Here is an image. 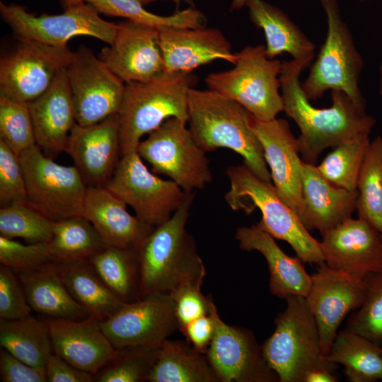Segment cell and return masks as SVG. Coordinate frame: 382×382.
<instances>
[{
  "instance_id": "obj_1",
  "label": "cell",
  "mask_w": 382,
  "mask_h": 382,
  "mask_svg": "<svg viewBox=\"0 0 382 382\" xmlns=\"http://www.w3.org/2000/svg\"><path fill=\"white\" fill-rule=\"evenodd\" d=\"M312 61L306 58L283 62L279 79L283 112L300 129L297 141L301 158L305 163L316 165L322 151L359 134L370 132L376 120L340 91H331L329 108L311 105L302 89L300 76Z\"/></svg>"
},
{
  "instance_id": "obj_2",
  "label": "cell",
  "mask_w": 382,
  "mask_h": 382,
  "mask_svg": "<svg viewBox=\"0 0 382 382\" xmlns=\"http://www.w3.org/2000/svg\"><path fill=\"white\" fill-rule=\"evenodd\" d=\"M195 195L186 192L171 217L156 226L138 249L140 299L152 293H170L183 284L203 283L205 267L185 228Z\"/></svg>"
},
{
  "instance_id": "obj_3",
  "label": "cell",
  "mask_w": 382,
  "mask_h": 382,
  "mask_svg": "<svg viewBox=\"0 0 382 382\" xmlns=\"http://www.w3.org/2000/svg\"><path fill=\"white\" fill-rule=\"evenodd\" d=\"M251 116L236 101L208 88L189 91V129L201 149L206 153L219 148L232 150L257 178L271 184L261 143L250 125Z\"/></svg>"
},
{
  "instance_id": "obj_4",
  "label": "cell",
  "mask_w": 382,
  "mask_h": 382,
  "mask_svg": "<svg viewBox=\"0 0 382 382\" xmlns=\"http://www.w3.org/2000/svg\"><path fill=\"white\" fill-rule=\"evenodd\" d=\"M196 83L192 71H164L146 81L125 83L118 112L121 156L137 151L141 138L167 119L187 122L189 91Z\"/></svg>"
},
{
  "instance_id": "obj_5",
  "label": "cell",
  "mask_w": 382,
  "mask_h": 382,
  "mask_svg": "<svg viewBox=\"0 0 382 382\" xmlns=\"http://www.w3.org/2000/svg\"><path fill=\"white\" fill-rule=\"evenodd\" d=\"M230 188L224 199L234 211L250 214L257 208L262 213L259 225L272 237L288 243L303 262H325L320 241L303 226L297 214L281 198L272 183L257 178L243 163L227 168Z\"/></svg>"
},
{
  "instance_id": "obj_6",
  "label": "cell",
  "mask_w": 382,
  "mask_h": 382,
  "mask_svg": "<svg viewBox=\"0 0 382 382\" xmlns=\"http://www.w3.org/2000/svg\"><path fill=\"white\" fill-rule=\"evenodd\" d=\"M275 318L274 332L261 345L263 356L279 382H303L310 371L335 368L324 354L316 321L306 298L291 295Z\"/></svg>"
},
{
  "instance_id": "obj_7",
  "label": "cell",
  "mask_w": 382,
  "mask_h": 382,
  "mask_svg": "<svg viewBox=\"0 0 382 382\" xmlns=\"http://www.w3.org/2000/svg\"><path fill=\"white\" fill-rule=\"evenodd\" d=\"M237 54L232 69L206 76L207 88L236 101L257 120L275 119L284 110L279 91L282 62L269 58L262 45L246 46Z\"/></svg>"
},
{
  "instance_id": "obj_8",
  "label": "cell",
  "mask_w": 382,
  "mask_h": 382,
  "mask_svg": "<svg viewBox=\"0 0 382 382\" xmlns=\"http://www.w3.org/2000/svg\"><path fill=\"white\" fill-rule=\"evenodd\" d=\"M327 19V34L307 78L301 82L306 98L316 100L328 90L345 93L361 110L366 100L359 82L363 59L350 30L342 18L337 0H319Z\"/></svg>"
},
{
  "instance_id": "obj_9",
  "label": "cell",
  "mask_w": 382,
  "mask_h": 382,
  "mask_svg": "<svg viewBox=\"0 0 382 382\" xmlns=\"http://www.w3.org/2000/svg\"><path fill=\"white\" fill-rule=\"evenodd\" d=\"M28 204L53 221L82 216L87 185L74 166H63L37 144L19 155Z\"/></svg>"
},
{
  "instance_id": "obj_10",
  "label": "cell",
  "mask_w": 382,
  "mask_h": 382,
  "mask_svg": "<svg viewBox=\"0 0 382 382\" xmlns=\"http://www.w3.org/2000/svg\"><path fill=\"white\" fill-rule=\"evenodd\" d=\"M187 122L167 119L141 141L137 151L154 173L168 177L185 192L203 189L212 181L206 152L197 144Z\"/></svg>"
},
{
  "instance_id": "obj_11",
  "label": "cell",
  "mask_w": 382,
  "mask_h": 382,
  "mask_svg": "<svg viewBox=\"0 0 382 382\" xmlns=\"http://www.w3.org/2000/svg\"><path fill=\"white\" fill-rule=\"evenodd\" d=\"M105 187L130 206L141 221L154 227L169 219L186 195L172 180L150 172L137 151L121 156Z\"/></svg>"
},
{
  "instance_id": "obj_12",
  "label": "cell",
  "mask_w": 382,
  "mask_h": 382,
  "mask_svg": "<svg viewBox=\"0 0 382 382\" xmlns=\"http://www.w3.org/2000/svg\"><path fill=\"white\" fill-rule=\"evenodd\" d=\"M2 19L16 38L33 40L58 47H66L67 42L77 35H88L111 45L117 23L106 21L89 4L64 10L58 15L35 16L19 5L0 3Z\"/></svg>"
},
{
  "instance_id": "obj_13",
  "label": "cell",
  "mask_w": 382,
  "mask_h": 382,
  "mask_svg": "<svg viewBox=\"0 0 382 382\" xmlns=\"http://www.w3.org/2000/svg\"><path fill=\"white\" fill-rule=\"evenodd\" d=\"M17 39L15 48L1 58L0 96L29 103L47 90L57 73L69 66L74 52L68 47Z\"/></svg>"
},
{
  "instance_id": "obj_14",
  "label": "cell",
  "mask_w": 382,
  "mask_h": 382,
  "mask_svg": "<svg viewBox=\"0 0 382 382\" xmlns=\"http://www.w3.org/2000/svg\"><path fill=\"white\" fill-rule=\"evenodd\" d=\"M66 73L78 125H91L119 112L125 83L89 48L74 52Z\"/></svg>"
},
{
  "instance_id": "obj_15",
  "label": "cell",
  "mask_w": 382,
  "mask_h": 382,
  "mask_svg": "<svg viewBox=\"0 0 382 382\" xmlns=\"http://www.w3.org/2000/svg\"><path fill=\"white\" fill-rule=\"evenodd\" d=\"M100 325L116 349L161 346L179 330L173 300L166 292L152 293L126 303Z\"/></svg>"
},
{
  "instance_id": "obj_16",
  "label": "cell",
  "mask_w": 382,
  "mask_h": 382,
  "mask_svg": "<svg viewBox=\"0 0 382 382\" xmlns=\"http://www.w3.org/2000/svg\"><path fill=\"white\" fill-rule=\"evenodd\" d=\"M311 275L306 301L320 333L326 356L345 317L357 309L366 294V278L359 279L334 270L325 262Z\"/></svg>"
},
{
  "instance_id": "obj_17",
  "label": "cell",
  "mask_w": 382,
  "mask_h": 382,
  "mask_svg": "<svg viewBox=\"0 0 382 382\" xmlns=\"http://www.w3.org/2000/svg\"><path fill=\"white\" fill-rule=\"evenodd\" d=\"M215 322V334L206 355L220 382L279 381L250 330L227 325L218 312Z\"/></svg>"
},
{
  "instance_id": "obj_18",
  "label": "cell",
  "mask_w": 382,
  "mask_h": 382,
  "mask_svg": "<svg viewBox=\"0 0 382 382\" xmlns=\"http://www.w3.org/2000/svg\"><path fill=\"white\" fill-rule=\"evenodd\" d=\"M111 45L98 57L125 83L151 80L164 72L158 28L130 20L117 23Z\"/></svg>"
},
{
  "instance_id": "obj_19",
  "label": "cell",
  "mask_w": 382,
  "mask_h": 382,
  "mask_svg": "<svg viewBox=\"0 0 382 382\" xmlns=\"http://www.w3.org/2000/svg\"><path fill=\"white\" fill-rule=\"evenodd\" d=\"M322 236L328 267L359 279L382 272V235L367 221L350 217Z\"/></svg>"
},
{
  "instance_id": "obj_20",
  "label": "cell",
  "mask_w": 382,
  "mask_h": 382,
  "mask_svg": "<svg viewBox=\"0 0 382 382\" xmlns=\"http://www.w3.org/2000/svg\"><path fill=\"white\" fill-rule=\"evenodd\" d=\"M250 125L261 143L273 185L299 216L303 205V161L297 138L284 119L262 121L252 115Z\"/></svg>"
},
{
  "instance_id": "obj_21",
  "label": "cell",
  "mask_w": 382,
  "mask_h": 382,
  "mask_svg": "<svg viewBox=\"0 0 382 382\" xmlns=\"http://www.w3.org/2000/svg\"><path fill=\"white\" fill-rule=\"evenodd\" d=\"M65 151L88 187L105 186L122 156L118 113L91 125L76 123Z\"/></svg>"
},
{
  "instance_id": "obj_22",
  "label": "cell",
  "mask_w": 382,
  "mask_h": 382,
  "mask_svg": "<svg viewBox=\"0 0 382 382\" xmlns=\"http://www.w3.org/2000/svg\"><path fill=\"white\" fill-rule=\"evenodd\" d=\"M158 31L166 72L193 71L215 60L233 64L237 60V52L218 28L160 27Z\"/></svg>"
},
{
  "instance_id": "obj_23",
  "label": "cell",
  "mask_w": 382,
  "mask_h": 382,
  "mask_svg": "<svg viewBox=\"0 0 382 382\" xmlns=\"http://www.w3.org/2000/svg\"><path fill=\"white\" fill-rule=\"evenodd\" d=\"M47 323L53 352L80 370L94 376L117 354L100 320L50 319Z\"/></svg>"
},
{
  "instance_id": "obj_24",
  "label": "cell",
  "mask_w": 382,
  "mask_h": 382,
  "mask_svg": "<svg viewBox=\"0 0 382 382\" xmlns=\"http://www.w3.org/2000/svg\"><path fill=\"white\" fill-rule=\"evenodd\" d=\"M28 104L36 144L50 158L65 151L76 123L66 68L57 73L46 91Z\"/></svg>"
},
{
  "instance_id": "obj_25",
  "label": "cell",
  "mask_w": 382,
  "mask_h": 382,
  "mask_svg": "<svg viewBox=\"0 0 382 382\" xmlns=\"http://www.w3.org/2000/svg\"><path fill=\"white\" fill-rule=\"evenodd\" d=\"M82 216L101 236L106 247L138 250L156 227L127 210V204L105 186L88 187Z\"/></svg>"
},
{
  "instance_id": "obj_26",
  "label": "cell",
  "mask_w": 382,
  "mask_h": 382,
  "mask_svg": "<svg viewBox=\"0 0 382 382\" xmlns=\"http://www.w3.org/2000/svg\"><path fill=\"white\" fill-rule=\"evenodd\" d=\"M303 209L299 218L310 232L322 235L352 217L358 191L335 186L318 172L316 165L303 162Z\"/></svg>"
},
{
  "instance_id": "obj_27",
  "label": "cell",
  "mask_w": 382,
  "mask_h": 382,
  "mask_svg": "<svg viewBox=\"0 0 382 382\" xmlns=\"http://www.w3.org/2000/svg\"><path fill=\"white\" fill-rule=\"evenodd\" d=\"M235 238L242 250H256L265 258L270 272V291L273 295L284 299L291 295L306 297L311 285V275L307 273L303 261L286 255L258 223L238 227Z\"/></svg>"
},
{
  "instance_id": "obj_28",
  "label": "cell",
  "mask_w": 382,
  "mask_h": 382,
  "mask_svg": "<svg viewBox=\"0 0 382 382\" xmlns=\"http://www.w3.org/2000/svg\"><path fill=\"white\" fill-rule=\"evenodd\" d=\"M243 6L248 8L251 21L264 32L269 58L286 52L293 59H313L314 44L280 8L264 0H233L231 8Z\"/></svg>"
},
{
  "instance_id": "obj_29",
  "label": "cell",
  "mask_w": 382,
  "mask_h": 382,
  "mask_svg": "<svg viewBox=\"0 0 382 382\" xmlns=\"http://www.w3.org/2000/svg\"><path fill=\"white\" fill-rule=\"evenodd\" d=\"M33 311L54 320H83L91 317L71 296L58 272L56 262L17 272Z\"/></svg>"
},
{
  "instance_id": "obj_30",
  "label": "cell",
  "mask_w": 382,
  "mask_h": 382,
  "mask_svg": "<svg viewBox=\"0 0 382 382\" xmlns=\"http://www.w3.org/2000/svg\"><path fill=\"white\" fill-rule=\"evenodd\" d=\"M56 263L66 288L91 317L104 320L126 303L108 288L89 259Z\"/></svg>"
},
{
  "instance_id": "obj_31",
  "label": "cell",
  "mask_w": 382,
  "mask_h": 382,
  "mask_svg": "<svg viewBox=\"0 0 382 382\" xmlns=\"http://www.w3.org/2000/svg\"><path fill=\"white\" fill-rule=\"evenodd\" d=\"M150 382H220L207 357L187 340H165L149 375Z\"/></svg>"
},
{
  "instance_id": "obj_32",
  "label": "cell",
  "mask_w": 382,
  "mask_h": 382,
  "mask_svg": "<svg viewBox=\"0 0 382 382\" xmlns=\"http://www.w3.org/2000/svg\"><path fill=\"white\" fill-rule=\"evenodd\" d=\"M326 359L342 364L349 381L382 380V347L357 333L347 330L339 332Z\"/></svg>"
},
{
  "instance_id": "obj_33",
  "label": "cell",
  "mask_w": 382,
  "mask_h": 382,
  "mask_svg": "<svg viewBox=\"0 0 382 382\" xmlns=\"http://www.w3.org/2000/svg\"><path fill=\"white\" fill-rule=\"evenodd\" d=\"M0 344L18 359L37 368L45 369L54 353L47 322L31 315L16 320H0Z\"/></svg>"
},
{
  "instance_id": "obj_34",
  "label": "cell",
  "mask_w": 382,
  "mask_h": 382,
  "mask_svg": "<svg viewBox=\"0 0 382 382\" xmlns=\"http://www.w3.org/2000/svg\"><path fill=\"white\" fill-rule=\"evenodd\" d=\"M98 277L121 301L140 299V269L136 250L108 247L89 258Z\"/></svg>"
},
{
  "instance_id": "obj_35",
  "label": "cell",
  "mask_w": 382,
  "mask_h": 382,
  "mask_svg": "<svg viewBox=\"0 0 382 382\" xmlns=\"http://www.w3.org/2000/svg\"><path fill=\"white\" fill-rule=\"evenodd\" d=\"M48 244L56 262L89 259L107 248L93 224L83 216L54 221Z\"/></svg>"
},
{
  "instance_id": "obj_36",
  "label": "cell",
  "mask_w": 382,
  "mask_h": 382,
  "mask_svg": "<svg viewBox=\"0 0 382 382\" xmlns=\"http://www.w3.org/2000/svg\"><path fill=\"white\" fill-rule=\"evenodd\" d=\"M356 211L382 235V137L370 142L357 183Z\"/></svg>"
},
{
  "instance_id": "obj_37",
  "label": "cell",
  "mask_w": 382,
  "mask_h": 382,
  "mask_svg": "<svg viewBox=\"0 0 382 382\" xmlns=\"http://www.w3.org/2000/svg\"><path fill=\"white\" fill-rule=\"evenodd\" d=\"M370 132H363L336 146L316 168L332 185L347 190H357L361 168L369 148Z\"/></svg>"
},
{
  "instance_id": "obj_38",
  "label": "cell",
  "mask_w": 382,
  "mask_h": 382,
  "mask_svg": "<svg viewBox=\"0 0 382 382\" xmlns=\"http://www.w3.org/2000/svg\"><path fill=\"white\" fill-rule=\"evenodd\" d=\"M98 13L125 18L151 26L194 28L204 26V14L194 8H188L170 16H163L147 11L139 0H84Z\"/></svg>"
},
{
  "instance_id": "obj_39",
  "label": "cell",
  "mask_w": 382,
  "mask_h": 382,
  "mask_svg": "<svg viewBox=\"0 0 382 382\" xmlns=\"http://www.w3.org/2000/svg\"><path fill=\"white\" fill-rule=\"evenodd\" d=\"M54 221L28 204H13L0 209V236L21 238L31 243H50Z\"/></svg>"
},
{
  "instance_id": "obj_40",
  "label": "cell",
  "mask_w": 382,
  "mask_h": 382,
  "mask_svg": "<svg viewBox=\"0 0 382 382\" xmlns=\"http://www.w3.org/2000/svg\"><path fill=\"white\" fill-rule=\"evenodd\" d=\"M160 347H134L117 349L114 359L94 375V381H148Z\"/></svg>"
},
{
  "instance_id": "obj_41",
  "label": "cell",
  "mask_w": 382,
  "mask_h": 382,
  "mask_svg": "<svg viewBox=\"0 0 382 382\" xmlns=\"http://www.w3.org/2000/svg\"><path fill=\"white\" fill-rule=\"evenodd\" d=\"M0 139L18 156L36 144L28 103L0 96Z\"/></svg>"
},
{
  "instance_id": "obj_42",
  "label": "cell",
  "mask_w": 382,
  "mask_h": 382,
  "mask_svg": "<svg viewBox=\"0 0 382 382\" xmlns=\"http://www.w3.org/2000/svg\"><path fill=\"white\" fill-rule=\"evenodd\" d=\"M357 310L345 330L382 344V272L366 277L365 296Z\"/></svg>"
},
{
  "instance_id": "obj_43",
  "label": "cell",
  "mask_w": 382,
  "mask_h": 382,
  "mask_svg": "<svg viewBox=\"0 0 382 382\" xmlns=\"http://www.w3.org/2000/svg\"><path fill=\"white\" fill-rule=\"evenodd\" d=\"M54 262L48 243L24 245L0 236V262L16 273L33 270Z\"/></svg>"
},
{
  "instance_id": "obj_44",
  "label": "cell",
  "mask_w": 382,
  "mask_h": 382,
  "mask_svg": "<svg viewBox=\"0 0 382 382\" xmlns=\"http://www.w3.org/2000/svg\"><path fill=\"white\" fill-rule=\"evenodd\" d=\"M28 204L25 180L19 156L0 139V207Z\"/></svg>"
},
{
  "instance_id": "obj_45",
  "label": "cell",
  "mask_w": 382,
  "mask_h": 382,
  "mask_svg": "<svg viewBox=\"0 0 382 382\" xmlns=\"http://www.w3.org/2000/svg\"><path fill=\"white\" fill-rule=\"evenodd\" d=\"M202 285L199 283L183 284L170 293L175 306L178 330L181 332L190 323L208 314L214 304L211 296L202 294Z\"/></svg>"
},
{
  "instance_id": "obj_46",
  "label": "cell",
  "mask_w": 382,
  "mask_h": 382,
  "mask_svg": "<svg viewBox=\"0 0 382 382\" xmlns=\"http://www.w3.org/2000/svg\"><path fill=\"white\" fill-rule=\"evenodd\" d=\"M11 268L0 267V320H11L30 315L23 288Z\"/></svg>"
},
{
  "instance_id": "obj_47",
  "label": "cell",
  "mask_w": 382,
  "mask_h": 382,
  "mask_svg": "<svg viewBox=\"0 0 382 382\" xmlns=\"http://www.w3.org/2000/svg\"><path fill=\"white\" fill-rule=\"evenodd\" d=\"M0 378L3 382L47 381L45 368L30 366L3 348L0 352Z\"/></svg>"
},
{
  "instance_id": "obj_48",
  "label": "cell",
  "mask_w": 382,
  "mask_h": 382,
  "mask_svg": "<svg viewBox=\"0 0 382 382\" xmlns=\"http://www.w3.org/2000/svg\"><path fill=\"white\" fill-rule=\"evenodd\" d=\"M215 305L208 314L204 315L190 323L182 332L186 340L197 351L207 354L216 330Z\"/></svg>"
},
{
  "instance_id": "obj_49",
  "label": "cell",
  "mask_w": 382,
  "mask_h": 382,
  "mask_svg": "<svg viewBox=\"0 0 382 382\" xmlns=\"http://www.w3.org/2000/svg\"><path fill=\"white\" fill-rule=\"evenodd\" d=\"M45 371L49 382L94 381L93 375L73 366L54 353L47 360Z\"/></svg>"
},
{
  "instance_id": "obj_50",
  "label": "cell",
  "mask_w": 382,
  "mask_h": 382,
  "mask_svg": "<svg viewBox=\"0 0 382 382\" xmlns=\"http://www.w3.org/2000/svg\"><path fill=\"white\" fill-rule=\"evenodd\" d=\"M335 368L322 367L308 371L303 378V382H336L337 377L333 371Z\"/></svg>"
},
{
  "instance_id": "obj_51",
  "label": "cell",
  "mask_w": 382,
  "mask_h": 382,
  "mask_svg": "<svg viewBox=\"0 0 382 382\" xmlns=\"http://www.w3.org/2000/svg\"><path fill=\"white\" fill-rule=\"evenodd\" d=\"M64 9L78 6L84 3V0H60Z\"/></svg>"
},
{
  "instance_id": "obj_52",
  "label": "cell",
  "mask_w": 382,
  "mask_h": 382,
  "mask_svg": "<svg viewBox=\"0 0 382 382\" xmlns=\"http://www.w3.org/2000/svg\"><path fill=\"white\" fill-rule=\"evenodd\" d=\"M143 5L148 4L149 3L156 1H161V0H139ZM162 1H171L175 3L176 4H179L182 1L184 0H162Z\"/></svg>"
},
{
  "instance_id": "obj_53",
  "label": "cell",
  "mask_w": 382,
  "mask_h": 382,
  "mask_svg": "<svg viewBox=\"0 0 382 382\" xmlns=\"http://www.w3.org/2000/svg\"><path fill=\"white\" fill-rule=\"evenodd\" d=\"M379 94L382 96V62L379 67Z\"/></svg>"
}]
</instances>
